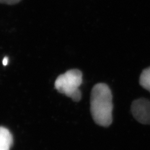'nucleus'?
<instances>
[{
  "label": "nucleus",
  "mask_w": 150,
  "mask_h": 150,
  "mask_svg": "<svg viewBox=\"0 0 150 150\" xmlns=\"http://www.w3.org/2000/svg\"><path fill=\"white\" fill-rule=\"evenodd\" d=\"M90 110L94 121L99 126H109L112 122V95L105 83L95 85L91 91Z\"/></svg>",
  "instance_id": "1"
},
{
  "label": "nucleus",
  "mask_w": 150,
  "mask_h": 150,
  "mask_svg": "<svg viewBox=\"0 0 150 150\" xmlns=\"http://www.w3.org/2000/svg\"><path fill=\"white\" fill-rule=\"evenodd\" d=\"M82 83V74L78 69H72L58 76L54 82L55 88L75 102L81 99L79 89Z\"/></svg>",
  "instance_id": "2"
},
{
  "label": "nucleus",
  "mask_w": 150,
  "mask_h": 150,
  "mask_svg": "<svg viewBox=\"0 0 150 150\" xmlns=\"http://www.w3.org/2000/svg\"><path fill=\"white\" fill-rule=\"evenodd\" d=\"M131 111L135 119L141 123L150 125V101L145 98L134 100Z\"/></svg>",
  "instance_id": "3"
},
{
  "label": "nucleus",
  "mask_w": 150,
  "mask_h": 150,
  "mask_svg": "<svg viewBox=\"0 0 150 150\" xmlns=\"http://www.w3.org/2000/svg\"><path fill=\"white\" fill-rule=\"evenodd\" d=\"M13 137L8 129L0 127V150H10Z\"/></svg>",
  "instance_id": "4"
},
{
  "label": "nucleus",
  "mask_w": 150,
  "mask_h": 150,
  "mask_svg": "<svg viewBox=\"0 0 150 150\" xmlns=\"http://www.w3.org/2000/svg\"><path fill=\"white\" fill-rule=\"evenodd\" d=\"M141 86L150 92V67L142 71L139 77Z\"/></svg>",
  "instance_id": "5"
},
{
  "label": "nucleus",
  "mask_w": 150,
  "mask_h": 150,
  "mask_svg": "<svg viewBox=\"0 0 150 150\" xmlns=\"http://www.w3.org/2000/svg\"><path fill=\"white\" fill-rule=\"evenodd\" d=\"M21 0H0V4H5L7 5H15L20 2Z\"/></svg>",
  "instance_id": "6"
},
{
  "label": "nucleus",
  "mask_w": 150,
  "mask_h": 150,
  "mask_svg": "<svg viewBox=\"0 0 150 150\" xmlns=\"http://www.w3.org/2000/svg\"><path fill=\"white\" fill-rule=\"evenodd\" d=\"M8 62V58L7 57H5L2 61V64L4 66H6Z\"/></svg>",
  "instance_id": "7"
}]
</instances>
